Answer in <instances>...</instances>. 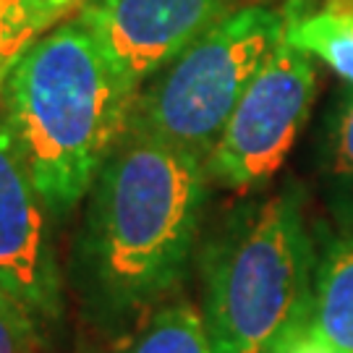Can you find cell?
<instances>
[{
  "mask_svg": "<svg viewBox=\"0 0 353 353\" xmlns=\"http://www.w3.org/2000/svg\"><path fill=\"white\" fill-rule=\"evenodd\" d=\"M210 176L196 154L126 134L87 191L76 236L74 285L105 332H131L178 285L202 225Z\"/></svg>",
  "mask_w": 353,
  "mask_h": 353,
  "instance_id": "6da1fadb",
  "label": "cell"
},
{
  "mask_svg": "<svg viewBox=\"0 0 353 353\" xmlns=\"http://www.w3.org/2000/svg\"><path fill=\"white\" fill-rule=\"evenodd\" d=\"M134 92L74 16L39 34L0 92V118L52 217L87 196L128 128Z\"/></svg>",
  "mask_w": 353,
  "mask_h": 353,
  "instance_id": "7a4b0ae2",
  "label": "cell"
},
{
  "mask_svg": "<svg viewBox=\"0 0 353 353\" xmlns=\"http://www.w3.org/2000/svg\"><path fill=\"white\" fill-rule=\"evenodd\" d=\"M316 254L301 191L241 204L202 259L204 327L214 353H283L309 325Z\"/></svg>",
  "mask_w": 353,
  "mask_h": 353,
  "instance_id": "3957f363",
  "label": "cell"
},
{
  "mask_svg": "<svg viewBox=\"0 0 353 353\" xmlns=\"http://www.w3.org/2000/svg\"><path fill=\"white\" fill-rule=\"evenodd\" d=\"M283 39L280 8L252 3L230 11L134 94L128 128L207 163L254 76Z\"/></svg>",
  "mask_w": 353,
  "mask_h": 353,
  "instance_id": "277c9868",
  "label": "cell"
},
{
  "mask_svg": "<svg viewBox=\"0 0 353 353\" xmlns=\"http://www.w3.org/2000/svg\"><path fill=\"white\" fill-rule=\"evenodd\" d=\"M314 94V58L280 39L214 141L204 163L210 181L239 194L267 186L299 139Z\"/></svg>",
  "mask_w": 353,
  "mask_h": 353,
  "instance_id": "5b68a950",
  "label": "cell"
},
{
  "mask_svg": "<svg viewBox=\"0 0 353 353\" xmlns=\"http://www.w3.org/2000/svg\"><path fill=\"white\" fill-rule=\"evenodd\" d=\"M233 11V0H84L74 19L134 94Z\"/></svg>",
  "mask_w": 353,
  "mask_h": 353,
  "instance_id": "8992f818",
  "label": "cell"
},
{
  "mask_svg": "<svg viewBox=\"0 0 353 353\" xmlns=\"http://www.w3.org/2000/svg\"><path fill=\"white\" fill-rule=\"evenodd\" d=\"M50 217L0 118V288L34 319L37 330L55 325L63 312Z\"/></svg>",
  "mask_w": 353,
  "mask_h": 353,
  "instance_id": "52a82bcc",
  "label": "cell"
},
{
  "mask_svg": "<svg viewBox=\"0 0 353 353\" xmlns=\"http://www.w3.org/2000/svg\"><path fill=\"white\" fill-rule=\"evenodd\" d=\"M283 39L353 87V0H285Z\"/></svg>",
  "mask_w": 353,
  "mask_h": 353,
  "instance_id": "ba28073f",
  "label": "cell"
},
{
  "mask_svg": "<svg viewBox=\"0 0 353 353\" xmlns=\"http://www.w3.org/2000/svg\"><path fill=\"white\" fill-rule=\"evenodd\" d=\"M309 327L335 351L353 353V228H343L316 259Z\"/></svg>",
  "mask_w": 353,
  "mask_h": 353,
  "instance_id": "9c48e42d",
  "label": "cell"
},
{
  "mask_svg": "<svg viewBox=\"0 0 353 353\" xmlns=\"http://www.w3.org/2000/svg\"><path fill=\"white\" fill-rule=\"evenodd\" d=\"M115 353H214L204 316L191 303L154 309Z\"/></svg>",
  "mask_w": 353,
  "mask_h": 353,
  "instance_id": "30bf717a",
  "label": "cell"
},
{
  "mask_svg": "<svg viewBox=\"0 0 353 353\" xmlns=\"http://www.w3.org/2000/svg\"><path fill=\"white\" fill-rule=\"evenodd\" d=\"M325 176L330 204L343 228H353V87L330 113L325 134Z\"/></svg>",
  "mask_w": 353,
  "mask_h": 353,
  "instance_id": "8fae6325",
  "label": "cell"
},
{
  "mask_svg": "<svg viewBox=\"0 0 353 353\" xmlns=\"http://www.w3.org/2000/svg\"><path fill=\"white\" fill-rule=\"evenodd\" d=\"M26 0H0V92L24 50L37 39Z\"/></svg>",
  "mask_w": 353,
  "mask_h": 353,
  "instance_id": "7c38bea8",
  "label": "cell"
},
{
  "mask_svg": "<svg viewBox=\"0 0 353 353\" xmlns=\"http://www.w3.org/2000/svg\"><path fill=\"white\" fill-rule=\"evenodd\" d=\"M37 335L34 319L0 288V353H32Z\"/></svg>",
  "mask_w": 353,
  "mask_h": 353,
  "instance_id": "4fadbf2b",
  "label": "cell"
},
{
  "mask_svg": "<svg viewBox=\"0 0 353 353\" xmlns=\"http://www.w3.org/2000/svg\"><path fill=\"white\" fill-rule=\"evenodd\" d=\"M26 3H29V16H32L37 34H45L52 26L71 19L81 8L84 0H26Z\"/></svg>",
  "mask_w": 353,
  "mask_h": 353,
  "instance_id": "5bb4252c",
  "label": "cell"
},
{
  "mask_svg": "<svg viewBox=\"0 0 353 353\" xmlns=\"http://www.w3.org/2000/svg\"><path fill=\"white\" fill-rule=\"evenodd\" d=\"M283 353H341V351H335L330 343L322 341L314 330L306 325V327L299 330V332L290 338V343L285 345Z\"/></svg>",
  "mask_w": 353,
  "mask_h": 353,
  "instance_id": "9a60e30c",
  "label": "cell"
}]
</instances>
